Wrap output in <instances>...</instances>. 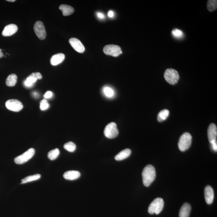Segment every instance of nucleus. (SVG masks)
I'll return each mask as SVG.
<instances>
[{"label":"nucleus","instance_id":"24","mask_svg":"<svg viewBox=\"0 0 217 217\" xmlns=\"http://www.w3.org/2000/svg\"><path fill=\"white\" fill-rule=\"evenodd\" d=\"M64 148L68 152H73L76 149V146L74 143L72 142H69L66 143L64 145Z\"/></svg>","mask_w":217,"mask_h":217},{"label":"nucleus","instance_id":"2","mask_svg":"<svg viewBox=\"0 0 217 217\" xmlns=\"http://www.w3.org/2000/svg\"><path fill=\"white\" fill-rule=\"evenodd\" d=\"M192 137L190 134L185 132L180 138L178 146L181 151L184 152L189 149L192 143Z\"/></svg>","mask_w":217,"mask_h":217},{"label":"nucleus","instance_id":"20","mask_svg":"<svg viewBox=\"0 0 217 217\" xmlns=\"http://www.w3.org/2000/svg\"><path fill=\"white\" fill-rule=\"evenodd\" d=\"M169 115V111L168 109H165L161 111L158 113L157 120L158 122H161L165 120Z\"/></svg>","mask_w":217,"mask_h":217},{"label":"nucleus","instance_id":"29","mask_svg":"<svg viewBox=\"0 0 217 217\" xmlns=\"http://www.w3.org/2000/svg\"><path fill=\"white\" fill-rule=\"evenodd\" d=\"M29 76L33 77L34 78H36V79H41L42 78V76L40 72L32 73L29 75Z\"/></svg>","mask_w":217,"mask_h":217},{"label":"nucleus","instance_id":"26","mask_svg":"<svg viewBox=\"0 0 217 217\" xmlns=\"http://www.w3.org/2000/svg\"><path fill=\"white\" fill-rule=\"evenodd\" d=\"M172 34L174 37L177 39H180L183 37V31L177 29H173L172 31Z\"/></svg>","mask_w":217,"mask_h":217},{"label":"nucleus","instance_id":"34","mask_svg":"<svg viewBox=\"0 0 217 217\" xmlns=\"http://www.w3.org/2000/svg\"><path fill=\"white\" fill-rule=\"evenodd\" d=\"M2 50L0 49V58H2L4 56L3 53L2 52Z\"/></svg>","mask_w":217,"mask_h":217},{"label":"nucleus","instance_id":"17","mask_svg":"<svg viewBox=\"0 0 217 217\" xmlns=\"http://www.w3.org/2000/svg\"><path fill=\"white\" fill-rule=\"evenodd\" d=\"M131 152V150L128 148L123 150L115 157V159L118 161L123 160L128 158L130 155Z\"/></svg>","mask_w":217,"mask_h":217},{"label":"nucleus","instance_id":"28","mask_svg":"<svg viewBox=\"0 0 217 217\" xmlns=\"http://www.w3.org/2000/svg\"><path fill=\"white\" fill-rule=\"evenodd\" d=\"M49 107V104L45 99L42 100L40 102V108L41 110H45Z\"/></svg>","mask_w":217,"mask_h":217},{"label":"nucleus","instance_id":"9","mask_svg":"<svg viewBox=\"0 0 217 217\" xmlns=\"http://www.w3.org/2000/svg\"><path fill=\"white\" fill-rule=\"evenodd\" d=\"M103 52L106 55L117 57L122 54L120 47L115 45H108L104 47Z\"/></svg>","mask_w":217,"mask_h":217},{"label":"nucleus","instance_id":"25","mask_svg":"<svg viewBox=\"0 0 217 217\" xmlns=\"http://www.w3.org/2000/svg\"><path fill=\"white\" fill-rule=\"evenodd\" d=\"M37 81V79L36 78L29 76L27 77L26 80L24 82V84H25V86L30 87H32L34 83L36 82Z\"/></svg>","mask_w":217,"mask_h":217},{"label":"nucleus","instance_id":"30","mask_svg":"<svg viewBox=\"0 0 217 217\" xmlns=\"http://www.w3.org/2000/svg\"><path fill=\"white\" fill-rule=\"evenodd\" d=\"M211 145V147H212V149L213 151H215V152H217V141H215L213 142L210 143Z\"/></svg>","mask_w":217,"mask_h":217},{"label":"nucleus","instance_id":"18","mask_svg":"<svg viewBox=\"0 0 217 217\" xmlns=\"http://www.w3.org/2000/svg\"><path fill=\"white\" fill-rule=\"evenodd\" d=\"M59 9L62 11L63 15L65 16L71 15L74 12V8L68 5H61L59 7Z\"/></svg>","mask_w":217,"mask_h":217},{"label":"nucleus","instance_id":"16","mask_svg":"<svg viewBox=\"0 0 217 217\" xmlns=\"http://www.w3.org/2000/svg\"><path fill=\"white\" fill-rule=\"evenodd\" d=\"M65 54L62 53H58L53 56L50 60L51 65L56 66L65 60Z\"/></svg>","mask_w":217,"mask_h":217},{"label":"nucleus","instance_id":"23","mask_svg":"<svg viewBox=\"0 0 217 217\" xmlns=\"http://www.w3.org/2000/svg\"><path fill=\"white\" fill-rule=\"evenodd\" d=\"M217 1L216 0H209L207 3V8L210 12H212L217 9Z\"/></svg>","mask_w":217,"mask_h":217},{"label":"nucleus","instance_id":"6","mask_svg":"<svg viewBox=\"0 0 217 217\" xmlns=\"http://www.w3.org/2000/svg\"><path fill=\"white\" fill-rule=\"evenodd\" d=\"M104 133L107 138L110 139L115 138L119 134L116 124L114 122L108 124L105 127Z\"/></svg>","mask_w":217,"mask_h":217},{"label":"nucleus","instance_id":"8","mask_svg":"<svg viewBox=\"0 0 217 217\" xmlns=\"http://www.w3.org/2000/svg\"><path fill=\"white\" fill-rule=\"evenodd\" d=\"M5 106L8 109L15 112H18L23 108L22 103L17 99L8 100L5 103Z\"/></svg>","mask_w":217,"mask_h":217},{"label":"nucleus","instance_id":"14","mask_svg":"<svg viewBox=\"0 0 217 217\" xmlns=\"http://www.w3.org/2000/svg\"><path fill=\"white\" fill-rule=\"evenodd\" d=\"M80 176V172L76 171H67L63 175L64 178L68 180H74L78 179Z\"/></svg>","mask_w":217,"mask_h":217},{"label":"nucleus","instance_id":"31","mask_svg":"<svg viewBox=\"0 0 217 217\" xmlns=\"http://www.w3.org/2000/svg\"><path fill=\"white\" fill-rule=\"evenodd\" d=\"M53 94L52 92L50 91H47L45 95H44V98H51Z\"/></svg>","mask_w":217,"mask_h":217},{"label":"nucleus","instance_id":"35","mask_svg":"<svg viewBox=\"0 0 217 217\" xmlns=\"http://www.w3.org/2000/svg\"><path fill=\"white\" fill-rule=\"evenodd\" d=\"M7 1H8V2H15L16 1L15 0H7Z\"/></svg>","mask_w":217,"mask_h":217},{"label":"nucleus","instance_id":"3","mask_svg":"<svg viewBox=\"0 0 217 217\" xmlns=\"http://www.w3.org/2000/svg\"><path fill=\"white\" fill-rule=\"evenodd\" d=\"M164 202L161 198H157L150 204L148 208V212L151 214H158L162 212L163 209Z\"/></svg>","mask_w":217,"mask_h":217},{"label":"nucleus","instance_id":"10","mask_svg":"<svg viewBox=\"0 0 217 217\" xmlns=\"http://www.w3.org/2000/svg\"><path fill=\"white\" fill-rule=\"evenodd\" d=\"M208 140L210 143L217 141V128L216 125L214 123L210 124L208 130Z\"/></svg>","mask_w":217,"mask_h":217},{"label":"nucleus","instance_id":"22","mask_svg":"<svg viewBox=\"0 0 217 217\" xmlns=\"http://www.w3.org/2000/svg\"><path fill=\"white\" fill-rule=\"evenodd\" d=\"M60 154L59 150L58 148H55L48 152V156L51 160H54L58 157Z\"/></svg>","mask_w":217,"mask_h":217},{"label":"nucleus","instance_id":"13","mask_svg":"<svg viewBox=\"0 0 217 217\" xmlns=\"http://www.w3.org/2000/svg\"><path fill=\"white\" fill-rule=\"evenodd\" d=\"M205 201L208 204H212L213 202L214 199V191L212 187L208 185L205 187Z\"/></svg>","mask_w":217,"mask_h":217},{"label":"nucleus","instance_id":"33","mask_svg":"<svg viewBox=\"0 0 217 217\" xmlns=\"http://www.w3.org/2000/svg\"><path fill=\"white\" fill-rule=\"evenodd\" d=\"M108 16L110 17V18H112L113 17L114 15V13L113 11H110L108 13Z\"/></svg>","mask_w":217,"mask_h":217},{"label":"nucleus","instance_id":"27","mask_svg":"<svg viewBox=\"0 0 217 217\" xmlns=\"http://www.w3.org/2000/svg\"><path fill=\"white\" fill-rule=\"evenodd\" d=\"M103 92L105 95L108 98H112L114 94L113 90L109 87H105L103 89Z\"/></svg>","mask_w":217,"mask_h":217},{"label":"nucleus","instance_id":"32","mask_svg":"<svg viewBox=\"0 0 217 217\" xmlns=\"http://www.w3.org/2000/svg\"><path fill=\"white\" fill-rule=\"evenodd\" d=\"M97 15H98V18L100 19H103L104 18V15L101 13L98 12L97 13Z\"/></svg>","mask_w":217,"mask_h":217},{"label":"nucleus","instance_id":"1","mask_svg":"<svg viewBox=\"0 0 217 217\" xmlns=\"http://www.w3.org/2000/svg\"><path fill=\"white\" fill-rule=\"evenodd\" d=\"M143 183L146 187H149L155 179L156 177L155 167L152 165H147L142 172Z\"/></svg>","mask_w":217,"mask_h":217},{"label":"nucleus","instance_id":"21","mask_svg":"<svg viewBox=\"0 0 217 217\" xmlns=\"http://www.w3.org/2000/svg\"><path fill=\"white\" fill-rule=\"evenodd\" d=\"M41 178V175L39 174H35L26 177L21 180V184L27 183L31 181H36Z\"/></svg>","mask_w":217,"mask_h":217},{"label":"nucleus","instance_id":"19","mask_svg":"<svg viewBox=\"0 0 217 217\" xmlns=\"http://www.w3.org/2000/svg\"><path fill=\"white\" fill-rule=\"evenodd\" d=\"M18 77L14 74H11L7 78L6 81V84L8 87H13L16 84Z\"/></svg>","mask_w":217,"mask_h":217},{"label":"nucleus","instance_id":"5","mask_svg":"<svg viewBox=\"0 0 217 217\" xmlns=\"http://www.w3.org/2000/svg\"><path fill=\"white\" fill-rule=\"evenodd\" d=\"M35 153V150L33 148H29L22 155L19 156L14 159L16 164L21 165L25 163L32 158Z\"/></svg>","mask_w":217,"mask_h":217},{"label":"nucleus","instance_id":"11","mask_svg":"<svg viewBox=\"0 0 217 217\" xmlns=\"http://www.w3.org/2000/svg\"><path fill=\"white\" fill-rule=\"evenodd\" d=\"M69 41L71 46L77 52L82 53L85 51V47L79 40L76 38H71Z\"/></svg>","mask_w":217,"mask_h":217},{"label":"nucleus","instance_id":"4","mask_svg":"<svg viewBox=\"0 0 217 217\" xmlns=\"http://www.w3.org/2000/svg\"><path fill=\"white\" fill-rule=\"evenodd\" d=\"M164 77L168 83L174 85L177 82L179 79V75L176 70L168 68L165 71Z\"/></svg>","mask_w":217,"mask_h":217},{"label":"nucleus","instance_id":"7","mask_svg":"<svg viewBox=\"0 0 217 217\" xmlns=\"http://www.w3.org/2000/svg\"><path fill=\"white\" fill-rule=\"evenodd\" d=\"M34 31L40 40H44L46 36V33L43 23L41 21H37L34 27Z\"/></svg>","mask_w":217,"mask_h":217},{"label":"nucleus","instance_id":"15","mask_svg":"<svg viewBox=\"0 0 217 217\" xmlns=\"http://www.w3.org/2000/svg\"><path fill=\"white\" fill-rule=\"evenodd\" d=\"M191 209L190 204L186 203L181 207L179 212L180 217H189Z\"/></svg>","mask_w":217,"mask_h":217},{"label":"nucleus","instance_id":"12","mask_svg":"<svg viewBox=\"0 0 217 217\" xmlns=\"http://www.w3.org/2000/svg\"><path fill=\"white\" fill-rule=\"evenodd\" d=\"M18 30V27L15 24H9L4 28L2 32V35L5 37L11 36L16 33Z\"/></svg>","mask_w":217,"mask_h":217}]
</instances>
